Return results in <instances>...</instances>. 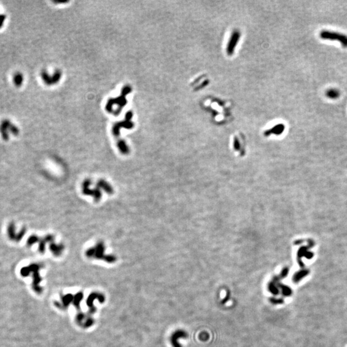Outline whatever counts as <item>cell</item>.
<instances>
[{"label": "cell", "instance_id": "10", "mask_svg": "<svg viewBox=\"0 0 347 347\" xmlns=\"http://www.w3.org/2000/svg\"><path fill=\"white\" fill-rule=\"evenodd\" d=\"M339 91L335 89H330L326 92V95L328 98L331 99H336L339 97Z\"/></svg>", "mask_w": 347, "mask_h": 347}, {"label": "cell", "instance_id": "6", "mask_svg": "<svg viewBox=\"0 0 347 347\" xmlns=\"http://www.w3.org/2000/svg\"><path fill=\"white\" fill-rule=\"evenodd\" d=\"M61 75L62 73L60 70H56L52 76L49 75L47 72L45 71L42 72L41 73V77L43 81L45 84H48V85H52V84H57L59 81H60V78H61Z\"/></svg>", "mask_w": 347, "mask_h": 347}, {"label": "cell", "instance_id": "2", "mask_svg": "<svg viewBox=\"0 0 347 347\" xmlns=\"http://www.w3.org/2000/svg\"><path fill=\"white\" fill-rule=\"evenodd\" d=\"M133 112L131 111H128L127 112L125 117V120L115 123L112 127V134L116 137H118L120 135V131L121 128H125L127 129H131L134 127V124L132 121Z\"/></svg>", "mask_w": 347, "mask_h": 347}, {"label": "cell", "instance_id": "4", "mask_svg": "<svg viewBox=\"0 0 347 347\" xmlns=\"http://www.w3.org/2000/svg\"><path fill=\"white\" fill-rule=\"evenodd\" d=\"M93 249H94V255H93V256L96 258V259H103L109 262V263H113L116 260V259L114 256L104 255L105 246L102 242H98L97 245L95 247H93Z\"/></svg>", "mask_w": 347, "mask_h": 347}, {"label": "cell", "instance_id": "3", "mask_svg": "<svg viewBox=\"0 0 347 347\" xmlns=\"http://www.w3.org/2000/svg\"><path fill=\"white\" fill-rule=\"evenodd\" d=\"M320 36L322 39L338 41L345 48H347V35L338 32L323 30L320 32Z\"/></svg>", "mask_w": 347, "mask_h": 347}, {"label": "cell", "instance_id": "1", "mask_svg": "<svg viewBox=\"0 0 347 347\" xmlns=\"http://www.w3.org/2000/svg\"><path fill=\"white\" fill-rule=\"evenodd\" d=\"M132 91V88L131 86L127 85L125 86L121 90V95L116 97V98H110L107 102V104L106 106V109L109 112H112L113 107L116 106V108L113 114L115 115H118L120 111L122 110L123 107L127 104V98L126 97L130 92Z\"/></svg>", "mask_w": 347, "mask_h": 347}, {"label": "cell", "instance_id": "9", "mask_svg": "<svg viewBox=\"0 0 347 347\" xmlns=\"http://www.w3.org/2000/svg\"><path fill=\"white\" fill-rule=\"evenodd\" d=\"M50 250L52 251L54 254L56 256L61 255V253L64 250V246L63 244L57 245L54 243H51L50 246Z\"/></svg>", "mask_w": 347, "mask_h": 347}, {"label": "cell", "instance_id": "12", "mask_svg": "<svg viewBox=\"0 0 347 347\" xmlns=\"http://www.w3.org/2000/svg\"><path fill=\"white\" fill-rule=\"evenodd\" d=\"M72 296L71 294H68L65 297H64V298L63 299V304L65 306H67L68 305L69 303V302L72 300Z\"/></svg>", "mask_w": 347, "mask_h": 347}, {"label": "cell", "instance_id": "11", "mask_svg": "<svg viewBox=\"0 0 347 347\" xmlns=\"http://www.w3.org/2000/svg\"><path fill=\"white\" fill-rule=\"evenodd\" d=\"M82 293H78L75 296V300H74V304H75V306L77 308H78L79 304H80L79 303L82 300Z\"/></svg>", "mask_w": 347, "mask_h": 347}, {"label": "cell", "instance_id": "5", "mask_svg": "<svg viewBox=\"0 0 347 347\" xmlns=\"http://www.w3.org/2000/svg\"><path fill=\"white\" fill-rule=\"evenodd\" d=\"M91 182L90 180H86L83 182L82 184V192L84 194L93 196L96 201H99L102 198V193L98 189H91L89 186L91 185Z\"/></svg>", "mask_w": 347, "mask_h": 347}, {"label": "cell", "instance_id": "7", "mask_svg": "<svg viewBox=\"0 0 347 347\" xmlns=\"http://www.w3.org/2000/svg\"><path fill=\"white\" fill-rule=\"evenodd\" d=\"M97 187L98 189L104 190L105 192H107V194H112L114 192L112 187L107 181L103 180H100L99 181H98Z\"/></svg>", "mask_w": 347, "mask_h": 347}, {"label": "cell", "instance_id": "8", "mask_svg": "<svg viewBox=\"0 0 347 347\" xmlns=\"http://www.w3.org/2000/svg\"><path fill=\"white\" fill-rule=\"evenodd\" d=\"M117 147L119 151L123 154H127L129 152V148L125 142L123 140H120L117 142Z\"/></svg>", "mask_w": 347, "mask_h": 347}, {"label": "cell", "instance_id": "13", "mask_svg": "<svg viewBox=\"0 0 347 347\" xmlns=\"http://www.w3.org/2000/svg\"><path fill=\"white\" fill-rule=\"evenodd\" d=\"M14 81H15V83L17 84V86H20V85H21V83H22V81H23V77H22V76L20 74H17V75H16L15 76Z\"/></svg>", "mask_w": 347, "mask_h": 347}, {"label": "cell", "instance_id": "14", "mask_svg": "<svg viewBox=\"0 0 347 347\" xmlns=\"http://www.w3.org/2000/svg\"><path fill=\"white\" fill-rule=\"evenodd\" d=\"M38 240H39V238H37L36 236H32L29 239V242L30 244H33V243L36 242Z\"/></svg>", "mask_w": 347, "mask_h": 347}]
</instances>
